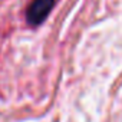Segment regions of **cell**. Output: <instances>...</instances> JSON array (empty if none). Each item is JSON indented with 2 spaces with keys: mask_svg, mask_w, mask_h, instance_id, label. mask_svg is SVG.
<instances>
[{
  "mask_svg": "<svg viewBox=\"0 0 122 122\" xmlns=\"http://www.w3.org/2000/svg\"><path fill=\"white\" fill-rule=\"evenodd\" d=\"M55 2L56 0H33L30 3V6L27 7V12H26L27 22L32 26L40 25L47 17L50 10L53 9Z\"/></svg>",
  "mask_w": 122,
  "mask_h": 122,
  "instance_id": "obj_1",
  "label": "cell"
}]
</instances>
